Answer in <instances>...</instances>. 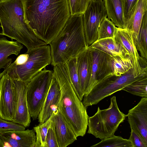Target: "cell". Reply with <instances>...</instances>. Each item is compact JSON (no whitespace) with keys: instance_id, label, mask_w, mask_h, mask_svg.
Segmentation results:
<instances>
[{"instance_id":"3957f363","label":"cell","mask_w":147,"mask_h":147,"mask_svg":"<svg viewBox=\"0 0 147 147\" xmlns=\"http://www.w3.org/2000/svg\"><path fill=\"white\" fill-rule=\"evenodd\" d=\"M0 23L2 30L0 35L16 40L27 50L47 45L25 22L21 0H0Z\"/></svg>"},{"instance_id":"d590c367","label":"cell","mask_w":147,"mask_h":147,"mask_svg":"<svg viewBox=\"0 0 147 147\" xmlns=\"http://www.w3.org/2000/svg\"><path fill=\"white\" fill-rule=\"evenodd\" d=\"M0 147H4V144L1 139V138H0Z\"/></svg>"},{"instance_id":"cb8c5ba5","label":"cell","mask_w":147,"mask_h":147,"mask_svg":"<svg viewBox=\"0 0 147 147\" xmlns=\"http://www.w3.org/2000/svg\"><path fill=\"white\" fill-rule=\"evenodd\" d=\"M138 51L142 57L147 59V12L143 16L138 34L133 37Z\"/></svg>"},{"instance_id":"603a6c76","label":"cell","mask_w":147,"mask_h":147,"mask_svg":"<svg viewBox=\"0 0 147 147\" xmlns=\"http://www.w3.org/2000/svg\"><path fill=\"white\" fill-rule=\"evenodd\" d=\"M108 62L111 73L116 76H121L133 67L129 55L124 58L109 55Z\"/></svg>"},{"instance_id":"f546056e","label":"cell","mask_w":147,"mask_h":147,"mask_svg":"<svg viewBox=\"0 0 147 147\" xmlns=\"http://www.w3.org/2000/svg\"><path fill=\"white\" fill-rule=\"evenodd\" d=\"M91 0H68L71 16L83 15Z\"/></svg>"},{"instance_id":"83f0119b","label":"cell","mask_w":147,"mask_h":147,"mask_svg":"<svg viewBox=\"0 0 147 147\" xmlns=\"http://www.w3.org/2000/svg\"><path fill=\"white\" fill-rule=\"evenodd\" d=\"M52 115L46 122L34 127L36 137L35 147H46V137L51 124Z\"/></svg>"},{"instance_id":"8992f818","label":"cell","mask_w":147,"mask_h":147,"mask_svg":"<svg viewBox=\"0 0 147 147\" xmlns=\"http://www.w3.org/2000/svg\"><path fill=\"white\" fill-rule=\"evenodd\" d=\"M27 61L21 65L11 63L4 69L12 79L20 80L26 84L46 66L51 64L50 46L47 45L35 48L26 52Z\"/></svg>"},{"instance_id":"8d00e7d4","label":"cell","mask_w":147,"mask_h":147,"mask_svg":"<svg viewBox=\"0 0 147 147\" xmlns=\"http://www.w3.org/2000/svg\"><path fill=\"white\" fill-rule=\"evenodd\" d=\"M6 72V71L4 69L2 72H0V79Z\"/></svg>"},{"instance_id":"d6a6232c","label":"cell","mask_w":147,"mask_h":147,"mask_svg":"<svg viewBox=\"0 0 147 147\" xmlns=\"http://www.w3.org/2000/svg\"><path fill=\"white\" fill-rule=\"evenodd\" d=\"M129 140L131 141L132 147H147V143L132 130H131Z\"/></svg>"},{"instance_id":"ffe728a7","label":"cell","mask_w":147,"mask_h":147,"mask_svg":"<svg viewBox=\"0 0 147 147\" xmlns=\"http://www.w3.org/2000/svg\"><path fill=\"white\" fill-rule=\"evenodd\" d=\"M89 47L102 51L111 56L124 58L128 55L129 56L128 52L121 44L112 38L97 40Z\"/></svg>"},{"instance_id":"277c9868","label":"cell","mask_w":147,"mask_h":147,"mask_svg":"<svg viewBox=\"0 0 147 147\" xmlns=\"http://www.w3.org/2000/svg\"><path fill=\"white\" fill-rule=\"evenodd\" d=\"M83 15L71 16L56 37L49 44L53 66L76 57L87 47L84 34Z\"/></svg>"},{"instance_id":"52a82bcc","label":"cell","mask_w":147,"mask_h":147,"mask_svg":"<svg viewBox=\"0 0 147 147\" xmlns=\"http://www.w3.org/2000/svg\"><path fill=\"white\" fill-rule=\"evenodd\" d=\"M147 74L135 77L132 68L120 76L111 74L97 84L88 93L84 94L82 102L86 107L96 105Z\"/></svg>"},{"instance_id":"7a4b0ae2","label":"cell","mask_w":147,"mask_h":147,"mask_svg":"<svg viewBox=\"0 0 147 147\" xmlns=\"http://www.w3.org/2000/svg\"><path fill=\"white\" fill-rule=\"evenodd\" d=\"M53 73L61 91L58 109L69 123L76 137H83L87 129L89 116L86 107L77 95L66 63L54 66Z\"/></svg>"},{"instance_id":"6da1fadb","label":"cell","mask_w":147,"mask_h":147,"mask_svg":"<svg viewBox=\"0 0 147 147\" xmlns=\"http://www.w3.org/2000/svg\"><path fill=\"white\" fill-rule=\"evenodd\" d=\"M24 20L47 45L54 40L71 16L68 0H21Z\"/></svg>"},{"instance_id":"e0dca14e","label":"cell","mask_w":147,"mask_h":147,"mask_svg":"<svg viewBox=\"0 0 147 147\" xmlns=\"http://www.w3.org/2000/svg\"><path fill=\"white\" fill-rule=\"evenodd\" d=\"M60 95L59 85L53 76L48 92L37 118L39 123L46 122L53 112L58 109Z\"/></svg>"},{"instance_id":"30bf717a","label":"cell","mask_w":147,"mask_h":147,"mask_svg":"<svg viewBox=\"0 0 147 147\" xmlns=\"http://www.w3.org/2000/svg\"><path fill=\"white\" fill-rule=\"evenodd\" d=\"M16 107L12 79L6 72L0 79V117L7 121H14Z\"/></svg>"},{"instance_id":"9c48e42d","label":"cell","mask_w":147,"mask_h":147,"mask_svg":"<svg viewBox=\"0 0 147 147\" xmlns=\"http://www.w3.org/2000/svg\"><path fill=\"white\" fill-rule=\"evenodd\" d=\"M107 16L103 0H91L83 16L84 33L88 47L97 40L99 27Z\"/></svg>"},{"instance_id":"484cf974","label":"cell","mask_w":147,"mask_h":147,"mask_svg":"<svg viewBox=\"0 0 147 147\" xmlns=\"http://www.w3.org/2000/svg\"><path fill=\"white\" fill-rule=\"evenodd\" d=\"M69 76L77 96L82 101L84 95L80 86L79 76L78 71L76 57L72 58L66 62Z\"/></svg>"},{"instance_id":"5b68a950","label":"cell","mask_w":147,"mask_h":147,"mask_svg":"<svg viewBox=\"0 0 147 147\" xmlns=\"http://www.w3.org/2000/svg\"><path fill=\"white\" fill-rule=\"evenodd\" d=\"M127 117L119 110L115 96L111 98L110 106L107 109L97 111L93 116L88 117L87 133L102 140L114 135L120 124Z\"/></svg>"},{"instance_id":"7c38bea8","label":"cell","mask_w":147,"mask_h":147,"mask_svg":"<svg viewBox=\"0 0 147 147\" xmlns=\"http://www.w3.org/2000/svg\"><path fill=\"white\" fill-rule=\"evenodd\" d=\"M92 54L91 76L84 94L88 93L98 82L112 74L108 62L109 55L88 47Z\"/></svg>"},{"instance_id":"ac0fdd59","label":"cell","mask_w":147,"mask_h":147,"mask_svg":"<svg viewBox=\"0 0 147 147\" xmlns=\"http://www.w3.org/2000/svg\"><path fill=\"white\" fill-rule=\"evenodd\" d=\"M80 88L84 95L89 82L91 74L92 54L87 47L76 57Z\"/></svg>"},{"instance_id":"e575fe53","label":"cell","mask_w":147,"mask_h":147,"mask_svg":"<svg viewBox=\"0 0 147 147\" xmlns=\"http://www.w3.org/2000/svg\"><path fill=\"white\" fill-rule=\"evenodd\" d=\"M29 57L28 53L22 54L19 55L14 62L16 65H21L24 64L27 61Z\"/></svg>"},{"instance_id":"2e32d148","label":"cell","mask_w":147,"mask_h":147,"mask_svg":"<svg viewBox=\"0 0 147 147\" xmlns=\"http://www.w3.org/2000/svg\"><path fill=\"white\" fill-rule=\"evenodd\" d=\"M5 147H35L36 135L33 129L0 131Z\"/></svg>"},{"instance_id":"d4e9b609","label":"cell","mask_w":147,"mask_h":147,"mask_svg":"<svg viewBox=\"0 0 147 147\" xmlns=\"http://www.w3.org/2000/svg\"><path fill=\"white\" fill-rule=\"evenodd\" d=\"M133 95L147 97V74L122 89Z\"/></svg>"},{"instance_id":"ba28073f","label":"cell","mask_w":147,"mask_h":147,"mask_svg":"<svg viewBox=\"0 0 147 147\" xmlns=\"http://www.w3.org/2000/svg\"><path fill=\"white\" fill-rule=\"evenodd\" d=\"M53 71L44 68L27 84V98L31 118L36 119L48 92Z\"/></svg>"},{"instance_id":"4316f807","label":"cell","mask_w":147,"mask_h":147,"mask_svg":"<svg viewBox=\"0 0 147 147\" xmlns=\"http://www.w3.org/2000/svg\"><path fill=\"white\" fill-rule=\"evenodd\" d=\"M91 147H132L131 141L120 136L114 135L102 140L99 142Z\"/></svg>"},{"instance_id":"d6986e66","label":"cell","mask_w":147,"mask_h":147,"mask_svg":"<svg viewBox=\"0 0 147 147\" xmlns=\"http://www.w3.org/2000/svg\"><path fill=\"white\" fill-rule=\"evenodd\" d=\"M147 12V0H138L125 18V29L130 31L133 37L138 34L144 15Z\"/></svg>"},{"instance_id":"44dd1931","label":"cell","mask_w":147,"mask_h":147,"mask_svg":"<svg viewBox=\"0 0 147 147\" xmlns=\"http://www.w3.org/2000/svg\"><path fill=\"white\" fill-rule=\"evenodd\" d=\"M108 18L118 28L125 29L123 0H103Z\"/></svg>"},{"instance_id":"9a60e30c","label":"cell","mask_w":147,"mask_h":147,"mask_svg":"<svg viewBox=\"0 0 147 147\" xmlns=\"http://www.w3.org/2000/svg\"><path fill=\"white\" fill-rule=\"evenodd\" d=\"M51 121L59 147H66L77 140L70 125L58 109L52 114Z\"/></svg>"},{"instance_id":"836d02e7","label":"cell","mask_w":147,"mask_h":147,"mask_svg":"<svg viewBox=\"0 0 147 147\" xmlns=\"http://www.w3.org/2000/svg\"><path fill=\"white\" fill-rule=\"evenodd\" d=\"M138 0H123L124 14L125 18L127 16Z\"/></svg>"},{"instance_id":"f1b7e54d","label":"cell","mask_w":147,"mask_h":147,"mask_svg":"<svg viewBox=\"0 0 147 147\" xmlns=\"http://www.w3.org/2000/svg\"><path fill=\"white\" fill-rule=\"evenodd\" d=\"M117 29V27L110 20L106 18L99 27L97 40L109 38H114Z\"/></svg>"},{"instance_id":"8fae6325","label":"cell","mask_w":147,"mask_h":147,"mask_svg":"<svg viewBox=\"0 0 147 147\" xmlns=\"http://www.w3.org/2000/svg\"><path fill=\"white\" fill-rule=\"evenodd\" d=\"M114 38L121 44L129 53L135 77L147 73L146 60L139 55L131 32L126 29L117 27Z\"/></svg>"},{"instance_id":"4dcf8cb0","label":"cell","mask_w":147,"mask_h":147,"mask_svg":"<svg viewBox=\"0 0 147 147\" xmlns=\"http://www.w3.org/2000/svg\"><path fill=\"white\" fill-rule=\"evenodd\" d=\"M25 127L13 121L5 120L0 117V131L23 130Z\"/></svg>"},{"instance_id":"4fadbf2b","label":"cell","mask_w":147,"mask_h":147,"mask_svg":"<svg viewBox=\"0 0 147 147\" xmlns=\"http://www.w3.org/2000/svg\"><path fill=\"white\" fill-rule=\"evenodd\" d=\"M12 79V78H11ZM16 99L15 119L13 121L25 128L29 126L31 117L28 105L27 84L18 79H12Z\"/></svg>"},{"instance_id":"5bb4252c","label":"cell","mask_w":147,"mask_h":147,"mask_svg":"<svg viewBox=\"0 0 147 147\" xmlns=\"http://www.w3.org/2000/svg\"><path fill=\"white\" fill-rule=\"evenodd\" d=\"M127 117L131 129L147 143V97L142 98L136 105L129 110Z\"/></svg>"},{"instance_id":"7402d4cb","label":"cell","mask_w":147,"mask_h":147,"mask_svg":"<svg viewBox=\"0 0 147 147\" xmlns=\"http://www.w3.org/2000/svg\"><path fill=\"white\" fill-rule=\"evenodd\" d=\"M23 48V46L17 41H9L5 38H0V69L5 68L12 62L8 57L14 54L17 55Z\"/></svg>"},{"instance_id":"1f68e13d","label":"cell","mask_w":147,"mask_h":147,"mask_svg":"<svg viewBox=\"0 0 147 147\" xmlns=\"http://www.w3.org/2000/svg\"><path fill=\"white\" fill-rule=\"evenodd\" d=\"M46 142V147H59L56 137L51 123L47 133Z\"/></svg>"}]
</instances>
